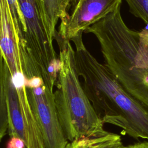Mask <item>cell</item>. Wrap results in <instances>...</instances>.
<instances>
[{
  "label": "cell",
  "mask_w": 148,
  "mask_h": 148,
  "mask_svg": "<svg viewBox=\"0 0 148 148\" xmlns=\"http://www.w3.org/2000/svg\"><path fill=\"white\" fill-rule=\"evenodd\" d=\"M77 72L83 88L102 122L121 128L124 134L148 140V109L131 95L107 67L84 45L73 40Z\"/></svg>",
  "instance_id": "cell-1"
},
{
  "label": "cell",
  "mask_w": 148,
  "mask_h": 148,
  "mask_svg": "<svg viewBox=\"0 0 148 148\" xmlns=\"http://www.w3.org/2000/svg\"><path fill=\"white\" fill-rule=\"evenodd\" d=\"M84 33L99 42L105 64L123 87L148 109V24L130 29L120 8L88 27Z\"/></svg>",
  "instance_id": "cell-2"
},
{
  "label": "cell",
  "mask_w": 148,
  "mask_h": 148,
  "mask_svg": "<svg viewBox=\"0 0 148 148\" xmlns=\"http://www.w3.org/2000/svg\"><path fill=\"white\" fill-rule=\"evenodd\" d=\"M60 68L54 99L59 120L68 140L100 137L110 132L98 116L79 80L75 51L69 41L58 40Z\"/></svg>",
  "instance_id": "cell-3"
},
{
  "label": "cell",
  "mask_w": 148,
  "mask_h": 148,
  "mask_svg": "<svg viewBox=\"0 0 148 148\" xmlns=\"http://www.w3.org/2000/svg\"><path fill=\"white\" fill-rule=\"evenodd\" d=\"M18 1L26 25L19 45L21 62L34 65L46 86L53 90L60 68V57L49 43L35 1Z\"/></svg>",
  "instance_id": "cell-4"
},
{
  "label": "cell",
  "mask_w": 148,
  "mask_h": 148,
  "mask_svg": "<svg viewBox=\"0 0 148 148\" xmlns=\"http://www.w3.org/2000/svg\"><path fill=\"white\" fill-rule=\"evenodd\" d=\"M25 87L44 148H65L68 142L59 120L53 90L44 82L36 86L25 85Z\"/></svg>",
  "instance_id": "cell-5"
},
{
  "label": "cell",
  "mask_w": 148,
  "mask_h": 148,
  "mask_svg": "<svg viewBox=\"0 0 148 148\" xmlns=\"http://www.w3.org/2000/svg\"><path fill=\"white\" fill-rule=\"evenodd\" d=\"M122 0H75L71 13L58 28L57 40L72 42L82 38L90 26L120 8Z\"/></svg>",
  "instance_id": "cell-6"
},
{
  "label": "cell",
  "mask_w": 148,
  "mask_h": 148,
  "mask_svg": "<svg viewBox=\"0 0 148 148\" xmlns=\"http://www.w3.org/2000/svg\"><path fill=\"white\" fill-rule=\"evenodd\" d=\"M0 53L6 61L13 79L24 77L20 51L7 0H0Z\"/></svg>",
  "instance_id": "cell-7"
},
{
  "label": "cell",
  "mask_w": 148,
  "mask_h": 148,
  "mask_svg": "<svg viewBox=\"0 0 148 148\" xmlns=\"http://www.w3.org/2000/svg\"><path fill=\"white\" fill-rule=\"evenodd\" d=\"M0 90L4 93L8 114V134L25 140L24 123L17 89L6 61L0 58Z\"/></svg>",
  "instance_id": "cell-8"
},
{
  "label": "cell",
  "mask_w": 148,
  "mask_h": 148,
  "mask_svg": "<svg viewBox=\"0 0 148 148\" xmlns=\"http://www.w3.org/2000/svg\"><path fill=\"white\" fill-rule=\"evenodd\" d=\"M49 44L56 39V26L59 20H65L68 16L71 0H35Z\"/></svg>",
  "instance_id": "cell-9"
},
{
  "label": "cell",
  "mask_w": 148,
  "mask_h": 148,
  "mask_svg": "<svg viewBox=\"0 0 148 148\" xmlns=\"http://www.w3.org/2000/svg\"><path fill=\"white\" fill-rule=\"evenodd\" d=\"M122 143L121 136L116 134L95 138H83L68 142L65 148H111Z\"/></svg>",
  "instance_id": "cell-10"
},
{
  "label": "cell",
  "mask_w": 148,
  "mask_h": 148,
  "mask_svg": "<svg viewBox=\"0 0 148 148\" xmlns=\"http://www.w3.org/2000/svg\"><path fill=\"white\" fill-rule=\"evenodd\" d=\"M7 2L11 14L16 40L19 49V45L23 41L24 34L26 31L24 18L18 0H7Z\"/></svg>",
  "instance_id": "cell-11"
},
{
  "label": "cell",
  "mask_w": 148,
  "mask_h": 148,
  "mask_svg": "<svg viewBox=\"0 0 148 148\" xmlns=\"http://www.w3.org/2000/svg\"><path fill=\"white\" fill-rule=\"evenodd\" d=\"M130 12L135 17L148 24V0H125Z\"/></svg>",
  "instance_id": "cell-12"
},
{
  "label": "cell",
  "mask_w": 148,
  "mask_h": 148,
  "mask_svg": "<svg viewBox=\"0 0 148 148\" xmlns=\"http://www.w3.org/2000/svg\"><path fill=\"white\" fill-rule=\"evenodd\" d=\"M6 148H26V143L23 139L17 136H12L10 137L8 141Z\"/></svg>",
  "instance_id": "cell-13"
},
{
  "label": "cell",
  "mask_w": 148,
  "mask_h": 148,
  "mask_svg": "<svg viewBox=\"0 0 148 148\" xmlns=\"http://www.w3.org/2000/svg\"><path fill=\"white\" fill-rule=\"evenodd\" d=\"M125 148H148V142L144 141L125 146Z\"/></svg>",
  "instance_id": "cell-14"
},
{
  "label": "cell",
  "mask_w": 148,
  "mask_h": 148,
  "mask_svg": "<svg viewBox=\"0 0 148 148\" xmlns=\"http://www.w3.org/2000/svg\"><path fill=\"white\" fill-rule=\"evenodd\" d=\"M111 148H125V146L123 144V142H122V143H120Z\"/></svg>",
  "instance_id": "cell-15"
},
{
  "label": "cell",
  "mask_w": 148,
  "mask_h": 148,
  "mask_svg": "<svg viewBox=\"0 0 148 148\" xmlns=\"http://www.w3.org/2000/svg\"><path fill=\"white\" fill-rule=\"evenodd\" d=\"M73 1H75V0H71V3L73 2Z\"/></svg>",
  "instance_id": "cell-16"
}]
</instances>
